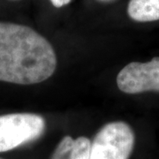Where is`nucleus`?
I'll list each match as a JSON object with an SVG mask.
<instances>
[{
  "instance_id": "obj_1",
  "label": "nucleus",
  "mask_w": 159,
  "mask_h": 159,
  "mask_svg": "<svg viewBox=\"0 0 159 159\" xmlns=\"http://www.w3.org/2000/svg\"><path fill=\"white\" fill-rule=\"evenodd\" d=\"M53 47L29 27L0 22V80L20 85L43 82L54 74Z\"/></svg>"
},
{
  "instance_id": "obj_2",
  "label": "nucleus",
  "mask_w": 159,
  "mask_h": 159,
  "mask_svg": "<svg viewBox=\"0 0 159 159\" xmlns=\"http://www.w3.org/2000/svg\"><path fill=\"white\" fill-rule=\"evenodd\" d=\"M134 141V133L127 123H108L98 131L91 142L89 159H129Z\"/></svg>"
},
{
  "instance_id": "obj_3",
  "label": "nucleus",
  "mask_w": 159,
  "mask_h": 159,
  "mask_svg": "<svg viewBox=\"0 0 159 159\" xmlns=\"http://www.w3.org/2000/svg\"><path fill=\"white\" fill-rule=\"evenodd\" d=\"M46 122L38 114L22 112L0 116V153L34 142L45 131Z\"/></svg>"
},
{
  "instance_id": "obj_4",
  "label": "nucleus",
  "mask_w": 159,
  "mask_h": 159,
  "mask_svg": "<svg viewBox=\"0 0 159 159\" xmlns=\"http://www.w3.org/2000/svg\"><path fill=\"white\" fill-rule=\"evenodd\" d=\"M117 85L126 94L159 92V57L148 62L126 65L117 76Z\"/></svg>"
},
{
  "instance_id": "obj_5",
  "label": "nucleus",
  "mask_w": 159,
  "mask_h": 159,
  "mask_svg": "<svg viewBox=\"0 0 159 159\" xmlns=\"http://www.w3.org/2000/svg\"><path fill=\"white\" fill-rule=\"evenodd\" d=\"M91 142L84 136H65L58 143L51 159H89Z\"/></svg>"
},
{
  "instance_id": "obj_6",
  "label": "nucleus",
  "mask_w": 159,
  "mask_h": 159,
  "mask_svg": "<svg viewBox=\"0 0 159 159\" xmlns=\"http://www.w3.org/2000/svg\"><path fill=\"white\" fill-rule=\"evenodd\" d=\"M127 13L138 22L159 20V0H130Z\"/></svg>"
},
{
  "instance_id": "obj_7",
  "label": "nucleus",
  "mask_w": 159,
  "mask_h": 159,
  "mask_svg": "<svg viewBox=\"0 0 159 159\" xmlns=\"http://www.w3.org/2000/svg\"><path fill=\"white\" fill-rule=\"evenodd\" d=\"M51 4L57 8H60L64 6L68 5L71 0H51Z\"/></svg>"
},
{
  "instance_id": "obj_8",
  "label": "nucleus",
  "mask_w": 159,
  "mask_h": 159,
  "mask_svg": "<svg viewBox=\"0 0 159 159\" xmlns=\"http://www.w3.org/2000/svg\"><path fill=\"white\" fill-rule=\"evenodd\" d=\"M102 1H107V0H102Z\"/></svg>"
},
{
  "instance_id": "obj_9",
  "label": "nucleus",
  "mask_w": 159,
  "mask_h": 159,
  "mask_svg": "<svg viewBox=\"0 0 159 159\" xmlns=\"http://www.w3.org/2000/svg\"><path fill=\"white\" fill-rule=\"evenodd\" d=\"M0 159H3V158H1V157H0Z\"/></svg>"
}]
</instances>
